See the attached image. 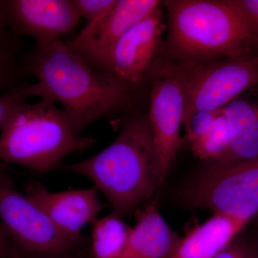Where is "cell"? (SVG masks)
<instances>
[{
  "mask_svg": "<svg viewBox=\"0 0 258 258\" xmlns=\"http://www.w3.org/2000/svg\"><path fill=\"white\" fill-rule=\"evenodd\" d=\"M21 47L18 41L0 49V91L16 87L25 76Z\"/></svg>",
  "mask_w": 258,
  "mask_h": 258,
  "instance_id": "ac0fdd59",
  "label": "cell"
},
{
  "mask_svg": "<svg viewBox=\"0 0 258 258\" xmlns=\"http://www.w3.org/2000/svg\"><path fill=\"white\" fill-rule=\"evenodd\" d=\"M161 4L159 0H116L106 14L79 35L64 42V46L88 64L104 53L130 29L152 14Z\"/></svg>",
  "mask_w": 258,
  "mask_h": 258,
  "instance_id": "8fae6325",
  "label": "cell"
},
{
  "mask_svg": "<svg viewBox=\"0 0 258 258\" xmlns=\"http://www.w3.org/2000/svg\"><path fill=\"white\" fill-rule=\"evenodd\" d=\"M150 81L148 118L164 174L183 147L180 128L184 115V96L179 80L168 60L153 62L146 76Z\"/></svg>",
  "mask_w": 258,
  "mask_h": 258,
  "instance_id": "ba28073f",
  "label": "cell"
},
{
  "mask_svg": "<svg viewBox=\"0 0 258 258\" xmlns=\"http://www.w3.org/2000/svg\"><path fill=\"white\" fill-rule=\"evenodd\" d=\"M185 203L249 222L258 213V158L210 164L185 188Z\"/></svg>",
  "mask_w": 258,
  "mask_h": 258,
  "instance_id": "8992f818",
  "label": "cell"
},
{
  "mask_svg": "<svg viewBox=\"0 0 258 258\" xmlns=\"http://www.w3.org/2000/svg\"><path fill=\"white\" fill-rule=\"evenodd\" d=\"M248 223L214 213L213 216L181 238L169 258H215Z\"/></svg>",
  "mask_w": 258,
  "mask_h": 258,
  "instance_id": "9a60e30c",
  "label": "cell"
},
{
  "mask_svg": "<svg viewBox=\"0 0 258 258\" xmlns=\"http://www.w3.org/2000/svg\"><path fill=\"white\" fill-rule=\"evenodd\" d=\"M237 13L250 40L258 42V0H226Z\"/></svg>",
  "mask_w": 258,
  "mask_h": 258,
  "instance_id": "ffe728a7",
  "label": "cell"
},
{
  "mask_svg": "<svg viewBox=\"0 0 258 258\" xmlns=\"http://www.w3.org/2000/svg\"><path fill=\"white\" fill-rule=\"evenodd\" d=\"M0 219L19 252L50 255L79 248L88 238H73L23 195L10 177L8 165L0 163Z\"/></svg>",
  "mask_w": 258,
  "mask_h": 258,
  "instance_id": "52a82bcc",
  "label": "cell"
},
{
  "mask_svg": "<svg viewBox=\"0 0 258 258\" xmlns=\"http://www.w3.org/2000/svg\"><path fill=\"white\" fill-rule=\"evenodd\" d=\"M215 258H258L255 247L235 237Z\"/></svg>",
  "mask_w": 258,
  "mask_h": 258,
  "instance_id": "603a6c76",
  "label": "cell"
},
{
  "mask_svg": "<svg viewBox=\"0 0 258 258\" xmlns=\"http://www.w3.org/2000/svg\"><path fill=\"white\" fill-rule=\"evenodd\" d=\"M116 0H74L81 19H85L87 25L101 18L113 8Z\"/></svg>",
  "mask_w": 258,
  "mask_h": 258,
  "instance_id": "44dd1931",
  "label": "cell"
},
{
  "mask_svg": "<svg viewBox=\"0 0 258 258\" xmlns=\"http://www.w3.org/2000/svg\"><path fill=\"white\" fill-rule=\"evenodd\" d=\"M231 142L230 125L220 109L212 128L206 135L191 144L195 157L210 164H217L227 154Z\"/></svg>",
  "mask_w": 258,
  "mask_h": 258,
  "instance_id": "e0dca14e",
  "label": "cell"
},
{
  "mask_svg": "<svg viewBox=\"0 0 258 258\" xmlns=\"http://www.w3.org/2000/svg\"><path fill=\"white\" fill-rule=\"evenodd\" d=\"M25 191L27 198L62 232L77 240L83 237V227L96 221L106 207L98 198L95 187L51 192L40 183L30 181L27 183Z\"/></svg>",
  "mask_w": 258,
  "mask_h": 258,
  "instance_id": "7c38bea8",
  "label": "cell"
},
{
  "mask_svg": "<svg viewBox=\"0 0 258 258\" xmlns=\"http://www.w3.org/2000/svg\"><path fill=\"white\" fill-rule=\"evenodd\" d=\"M0 163L37 173L53 170L66 156L92 147V137L75 134L63 110L48 97L24 102L0 127Z\"/></svg>",
  "mask_w": 258,
  "mask_h": 258,
  "instance_id": "277c9868",
  "label": "cell"
},
{
  "mask_svg": "<svg viewBox=\"0 0 258 258\" xmlns=\"http://www.w3.org/2000/svg\"><path fill=\"white\" fill-rule=\"evenodd\" d=\"M18 254L8 230L0 223V258H17Z\"/></svg>",
  "mask_w": 258,
  "mask_h": 258,
  "instance_id": "d4e9b609",
  "label": "cell"
},
{
  "mask_svg": "<svg viewBox=\"0 0 258 258\" xmlns=\"http://www.w3.org/2000/svg\"><path fill=\"white\" fill-rule=\"evenodd\" d=\"M132 227L123 258H169L181 237L161 216L157 201H150L134 213Z\"/></svg>",
  "mask_w": 258,
  "mask_h": 258,
  "instance_id": "4fadbf2b",
  "label": "cell"
},
{
  "mask_svg": "<svg viewBox=\"0 0 258 258\" xmlns=\"http://www.w3.org/2000/svg\"><path fill=\"white\" fill-rule=\"evenodd\" d=\"M33 96H41V91L37 83H22L0 93V127L15 108Z\"/></svg>",
  "mask_w": 258,
  "mask_h": 258,
  "instance_id": "d6986e66",
  "label": "cell"
},
{
  "mask_svg": "<svg viewBox=\"0 0 258 258\" xmlns=\"http://www.w3.org/2000/svg\"><path fill=\"white\" fill-rule=\"evenodd\" d=\"M91 248V240H88L83 245L79 248L75 249L67 253L60 254H50V255H37V254H31L23 253L19 252L17 258H87L86 252L88 249Z\"/></svg>",
  "mask_w": 258,
  "mask_h": 258,
  "instance_id": "484cf974",
  "label": "cell"
},
{
  "mask_svg": "<svg viewBox=\"0 0 258 258\" xmlns=\"http://www.w3.org/2000/svg\"><path fill=\"white\" fill-rule=\"evenodd\" d=\"M5 8L13 36L30 37L35 43L60 40L81 20L74 0H5Z\"/></svg>",
  "mask_w": 258,
  "mask_h": 258,
  "instance_id": "30bf717a",
  "label": "cell"
},
{
  "mask_svg": "<svg viewBox=\"0 0 258 258\" xmlns=\"http://www.w3.org/2000/svg\"><path fill=\"white\" fill-rule=\"evenodd\" d=\"M132 229L117 211L96 220L91 232L93 258H123Z\"/></svg>",
  "mask_w": 258,
  "mask_h": 258,
  "instance_id": "2e32d148",
  "label": "cell"
},
{
  "mask_svg": "<svg viewBox=\"0 0 258 258\" xmlns=\"http://www.w3.org/2000/svg\"><path fill=\"white\" fill-rule=\"evenodd\" d=\"M220 113V109L199 111L195 113L190 122L189 132L186 134L187 142L191 144L206 135Z\"/></svg>",
  "mask_w": 258,
  "mask_h": 258,
  "instance_id": "7402d4cb",
  "label": "cell"
},
{
  "mask_svg": "<svg viewBox=\"0 0 258 258\" xmlns=\"http://www.w3.org/2000/svg\"><path fill=\"white\" fill-rule=\"evenodd\" d=\"M254 247H255L256 252H257V256H258V246H254Z\"/></svg>",
  "mask_w": 258,
  "mask_h": 258,
  "instance_id": "4316f807",
  "label": "cell"
},
{
  "mask_svg": "<svg viewBox=\"0 0 258 258\" xmlns=\"http://www.w3.org/2000/svg\"><path fill=\"white\" fill-rule=\"evenodd\" d=\"M258 89V87H257ZM254 97L236 98L221 108L230 125V148L219 165L258 158V90Z\"/></svg>",
  "mask_w": 258,
  "mask_h": 258,
  "instance_id": "5bb4252c",
  "label": "cell"
},
{
  "mask_svg": "<svg viewBox=\"0 0 258 258\" xmlns=\"http://www.w3.org/2000/svg\"><path fill=\"white\" fill-rule=\"evenodd\" d=\"M169 61L184 93L182 125L186 134L195 113L221 109L258 86V57L247 53L206 63L176 64Z\"/></svg>",
  "mask_w": 258,
  "mask_h": 258,
  "instance_id": "5b68a950",
  "label": "cell"
},
{
  "mask_svg": "<svg viewBox=\"0 0 258 258\" xmlns=\"http://www.w3.org/2000/svg\"><path fill=\"white\" fill-rule=\"evenodd\" d=\"M10 31L5 13V0H0V49L18 41Z\"/></svg>",
  "mask_w": 258,
  "mask_h": 258,
  "instance_id": "cb8c5ba5",
  "label": "cell"
},
{
  "mask_svg": "<svg viewBox=\"0 0 258 258\" xmlns=\"http://www.w3.org/2000/svg\"><path fill=\"white\" fill-rule=\"evenodd\" d=\"M161 5L87 66L139 87L159 50L164 31Z\"/></svg>",
  "mask_w": 258,
  "mask_h": 258,
  "instance_id": "9c48e42d",
  "label": "cell"
},
{
  "mask_svg": "<svg viewBox=\"0 0 258 258\" xmlns=\"http://www.w3.org/2000/svg\"><path fill=\"white\" fill-rule=\"evenodd\" d=\"M167 60L176 64L206 63L247 54L249 39L226 0H167Z\"/></svg>",
  "mask_w": 258,
  "mask_h": 258,
  "instance_id": "3957f363",
  "label": "cell"
},
{
  "mask_svg": "<svg viewBox=\"0 0 258 258\" xmlns=\"http://www.w3.org/2000/svg\"><path fill=\"white\" fill-rule=\"evenodd\" d=\"M53 170L91 179L122 216L147 203L166 177L147 114L128 117L117 138L96 155Z\"/></svg>",
  "mask_w": 258,
  "mask_h": 258,
  "instance_id": "7a4b0ae2",
  "label": "cell"
},
{
  "mask_svg": "<svg viewBox=\"0 0 258 258\" xmlns=\"http://www.w3.org/2000/svg\"><path fill=\"white\" fill-rule=\"evenodd\" d=\"M23 62L26 74L38 81L40 98L48 97L62 105L77 135L96 120L133 106L139 87L85 64L66 48L62 39L35 43Z\"/></svg>",
  "mask_w": 258,
  "mask_h": 258,
  "instance_id": "6da1fadb",
  "label": "cell"
}]
</instances>
